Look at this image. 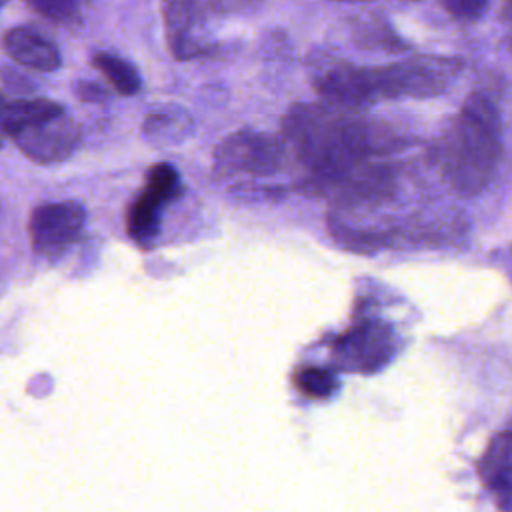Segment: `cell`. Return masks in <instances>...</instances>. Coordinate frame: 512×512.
I'll return each mask as SVG.
<instances>
[{"label":"cell","mask_w":512,"mask_h":512,"mask_svg":"<svg viewBox=\"0 0 512 512\" xmlns=\"http://www.w3.org/2000/svg\"><path fill=\"white\" fill-rule=\"evenodd\" d=\"M92 66L108 80V84L122 96H134L142 88V78L138 68L112 52H94L90 58Z\"/></svg>","instance_id":"7c38bea8"},{"label":"cell","mask_w":512,"mask_h":512,"mask_svg":"<svg viewBox=\"0 0 512 512\" xmlns=\"http://www.w3.org/2000/svg\"><path fill=\"white\" fill-rule=\"evenodd\" d=\"M194 130L190 112L180 104H164L146 114L142 138L154 148H172L184 144Z\"/></svg>","instance_id":"30bf717a"},{"label":"cell","mask_w":512,"mask_h":512,"mask_svg":"<svg viewBox=\"0 0 512 512\" xmlns=\"http://www.w3.org/2000/svg\"><path fill=\"white\" fill-rule=\"evenodd\" d=\"M282 128L318 188L326 184L334 190L374 156L402 146V138L388 124L328 102L292 106L282 118Z\"/></svg>","instance_id":"6da1fadb"},{"label":"cell","mask_w":512,"mask_h":512,"mask_svg":"<svg viewBox=\"0 0 512 512\" xmlns=\"http://www.w3.org/2000/svg\"><path fill=\"white\" fill-rule=\"evenodd\" d=\"M502 158V122L490 96L472 92L432 144V160L448 186L474 196L492 180Z\"/></svg>","instance_id":"7a4b0ae2"},{"label":"cell","mask_w":512,"mask_h":512,"mask_svg":"<svg viewBox=\"0 0 512 512\" xmlns=\"http://www.w3.org/2000/svg\"><path fill=\"white\" fill-rule=\"evenodd\" d=\"M86 226V210L76 200L44 202L30 214L28 230L32 250L54 262L74 246Z\"/></svg>","instance_id":"ba28073f"},{"label":"cell","mask_w":512,"mask_h":512,"mask_svg":"<svg viewBox=\"0 0 512 512\" xmlns=\"http://www.w3.org/2000/svg\"><path fill=\"white\" fill-rule=\"evenodd\" d=\"M398 338L394 328L380 318L364 316L332 340V362L338 370L374 374L396 354Z\"/></svg>","instance_id":"5b68a950"},{"label":"cell","mask_w":512,"mask_h":512,"mask_svg":"<svg viewBox=\"0 0 512 512\" xmlns=\"http://www.w3.org/2000/svg\"><path fill=\"white\" fill-rule=\"evenodd\" d=\"M36 14L46 20L66 24L72 22L82 6V0H24Z\"/></svg>","instance_id":"9a60e30c"},{"label":"cell","mask_w":512,"mask_h":512,"mask_svg":"<svg viewBox=\"0 0 512 512\" xmlns=\"http://www.w3.org/2000/svg\"><path fill=\"white\" fill-rule=\"evenodd\" d=\"M444 10L458 22H474L478 20L490 0H440Z\"/></svg>","instance_id":"2e32d148"},{"label":"cell","mask_w":512,"mask_h":512,"mask_svg":"<svg viewBox=\"0 0 512 512\" xmlns=\"http://www.w3.org/2000/svg\"><path fill=\"white\" fill-rule=\"evenodd\" d=\"M286 162V144L274 134L238 130L226 136L214 150V174L222 178L278 174Z\"/></svg>","instance_id":"8992f818"},{"label":"cell","mask_w":512,"mask_h":512,"mask_svg":"<svg viewBox=\"0 0 512 512\" xmlns=\"http://www.w3.org/2000/svg\"><path fill=\"white\" fill-rule=\"evenodd\" d=\"M334 2H368V0H334Z\"/></svg>","instance_id":"d6986e66"},{"label":"cell","mask_w":512,"mask_h":512,"mask_svg":"<svg viewBox=\"0 0 512 512\" xmlns=\"http://www.w3.org/2000/svg\"><path fill=\"white\" fill-rule=\"evenodd\" d=\"M4 52L20 66L36 72H54L62 66L58 46L30 26H14L4 32Z\"/></svg>","instance_id":"9c48e42d"},{"label":"cell","mask_w":512,"mask_h":512,"mask_svg":"<svg viewBox=\"0 0 512 512\" xmlns=\"http://www.w3.org/2000/svg\"><path fill=\"white\" fill-rule=\"evenodd\" d=\"M482 482L500 494L512 492V428L498 432L478 460Z\"/></svg>","instance_id":"8fae6325"},{"label":"cell","mask_w":512,"mask_h":512,"mask_svg":"<svg viewBox=\"0 0 512 512\" xmlns=\"http://www.w3.org/2000/svg\"><path fill=\"white\" fill-rule=\"evenodd\" d=\"M292 384L294 388L314 400H326L336 394L338 390V376L334 370L324 368V366H300L292 374Z\"/></svg>","instance_id":"5bb4252c"},{"label":"cell","mask_w":512,"mask_h":512,"mask_svg":"<svg viewBox=\"0 0 512 512\" xmlns=\"http://www.w3.org/2000/svg\"><path fill=\"white\" fill-rule=\"evenodd\" d=\"M502 22H504V38H506V44H508V48L512 50V0H504Z\"/></svg>","instance_id":"ac0fdd59"},{"label":"cell","mask_w":512,"mask_h":512,"mask_svg":"<svg viewBox=\"0 0 512 512\" xmlns=\"http://www.w3.org/2000/svg\"><path fill=\"white\" fill-rule=\"evenodd\" d=\"M180 194V174L172 164L158 162L148 170L144 188L126 210V232L136 246L144 250L154 246L160 234L162 214Z\"/></svg>","instance_id":"52a82bcc"},{"label":"cell","mask_w":512,"mask_h":512,"mask_svg":"<svg viewBox=\"0 0 512 512\" xmlns=\"http://www.w3.org/2000/svg\"><path fill=\"white\" fill-rule=\"evenodd\" d=\"M464 62L452 56H412L374 66L378 100L440 96L462 72Z\"/></svg>","instance_id":"277c9868"},{"label":"cell","mask_w":512,"mask_h":512,"mask_svg":"<svg viewBox=\"0 0 512 512\" xmlns=\"http://www.w3.org/2000/svg\"><path fill=\"white\" fill-rule=\"evenodd\" d=\"M354 42L366 50H386V52H404L408 42H404L388 20L378 16L362 18L354 24Z\"/></svg>","instance_id":"4fadbf2b"},{"label":"cell","mask_w":512,"mask_h":512,"mask_svg":"<svg viewBox=\"0 0 512 512\" xmlns=\"http://www.w3.org/2000/svg\"><path fill=\"white\" fill-rule=\"evenodd\" d=\"M74 92H76V96H78L80 100H84V102H102V100H106V96H108L106 90H104L100 84L90 82V80H80V82H76Z\"/></svg>","instance_id":"e0dca14e"},{"label":"cell","mask_w":512,"mask_h":512,"mask_svg":"<svg viewBox=\"0 0 512 512\" xmlns=\"http://www.w3.org/2000/svg\"><path fill=\"white\" fill-rule=\"evenodd\" d=\"M0 124L18 150L38 164L70 158L82 140L80 126L48 98H4Z\"/></svg>","instance_id":"3957f363"}]
</instances>
